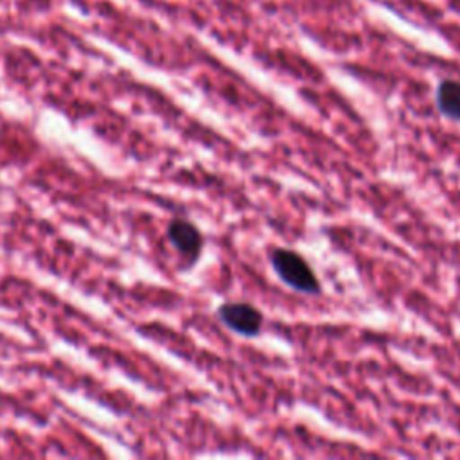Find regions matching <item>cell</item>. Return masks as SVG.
I'll return each mask as SVG.
<instances>
[{"label":"cell","mask_w":460,"mask_h":460,"mask_svg":"<svg viewBox=\"0 0 460 460\" xmlns=\"http://www.w3.org/2000/svg\"><path fill=\"white\" fill-rule=\"evenodd\" d=\"M270 262L277 277L288 288L304 295H318L322 291L320 280L300 253L288 248H277L271 252Z\"/></svg>","instance_id":"obj_1"},{"label":"cell","mask_w":460,"mask_h":460,"mask_svg":"<svg viewBox=\"0 0 460 460\" xmlns=\"http://www.w3.org/2000/svg\"><path fill=\"white\" fill-rule=\"evenodd\" d=\"M217 318L225 327H228L232 332L253 338L261 332L264 316L262 313L246 302H225L217 307Z\"/></svg>","instance_id":"obj_2"},{"label":"cell","mask_w":460,"mask_h":460,"mask_svg":"<svg viewBox=\"0 0 460 460\" xmlns=\"http://www.w3.org/2000/svg\"><path fill=\"white\" fill-rule=\"evenodd\" d=\"M171 244L189 261H196L203 248V235L196 225L187 219H172L167 226Z\"/></svg>","instance_id":"obj_3"},{"label":"cell","mask_w":460,"mask_h":460,"mask_svg":"<svg viewBox=\"0 0 460 460\" xmlns=\"http://www.w3.org/2000/svg\"><path fill=\"white\" fill-rule=\"evenodd\" d=\"M437 110L449 120L460 122V81L444 79L435 92Z\"/></svg>","instance_id":"obj_4"}]
</instances>
